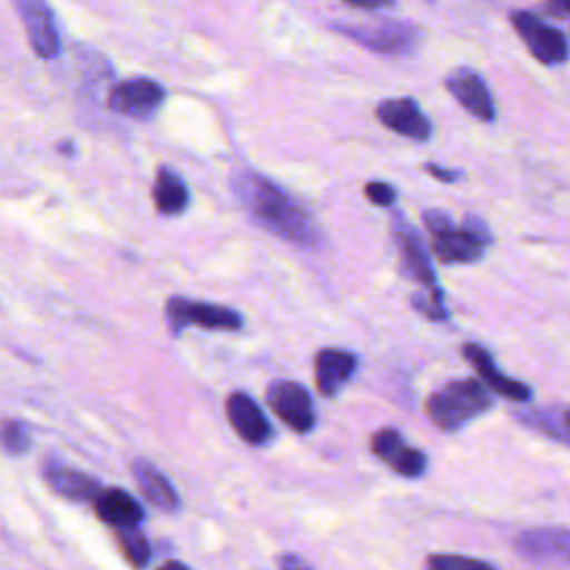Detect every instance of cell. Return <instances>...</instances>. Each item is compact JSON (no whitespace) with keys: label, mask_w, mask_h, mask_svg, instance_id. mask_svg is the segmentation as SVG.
<instances>
[{"label":"cell","mask_w":570,"mask_h":570,"mask_svg":"<svg viewBox=\"0 0 570 570\" xmlns=\"http://www.w3.org/2000/svg\"><path fill=\"white\" fill-rule=\"evenodd\" d=\"M232 189L249 218L274 236L301 247L321 243V232L309 212L269 178L254 169H243L232 176Z\"/></svg>","instance_id":"6da1fadb"},{"label":"cell","mask_w":570,"mask_h":570,"mask_svg":"<svg viewBox=\"0 0 570 570\" xmlns=\"http://www.w3.org/2000/svg\"><path fill=\"white\" fill-rule=\"evenodd\" d=\"M492 405L490 392L476 379H459L439 387L425 403L430 421L448 432H454L488 412Z\"/></svg>","instance_id":"7a4b0ae2"},{"label":"cell","mask_w":570,"mask_h":570,"mask_svg":"<svg viewBox=\"0 0 570 570\" xmlns=\"http://www.w3.org/2000/svg\"><path fill=\"white\" fill-rule=\"evenodd\" d=\"M334 29L381 56H410L423 40L421 27L403 20H385L379 24H334Z\"/></svg>","instance_id":"3957f363"},{"label":"cell","mask_w":570,"mask_h":570,"mask_svg":"<svg viewBox=\"0 0 570 570\" xmlns=\"http://www.w3.org/2000/svg\"><path fill=\"white\" fill-rule=\"evenodd\" d=\"M165 314L174 334H180L187 325H198L205 330H227V332L238 330L243 325L240 314L232 307L189 301L183 296L169 298Z\"/></svg>","instance_id":"277c9868"},{"label":"cell","mask_w":570,"mask_h":570,"mask_svg":"<svg viewBox=\"0 0 570 570\" xmlns=\"http://www.w3.org/2000/svg\"><path fill=\"white\" fill-rule=\"evenodd\" d=\"M490 245V232L483 220L468 216L463 227H450L432 236V252L443 263H474Z\"/></svg>","instance_id":"5b68a950"},{"label":"cell","mask_w":570,"mask_h":570,"mask_svg":"<svg viewBox=\"0 0 570 570\" xmlns=\"http://www.w3.org/2000/svg\"><path fill=\"white\" fill-rule=\"evenodd\" d=\"M512 27L525 42L528 51L543 65H559L570 56V47L566 36L546 24L539 16L530 11H517L512 13Z\"/></svg>","instance_id":"8992f818"},{"label":"cell","mask_w":570,"mask_h":570,"mask_svg":"<svg viewBox=\"0 0 570 570\" xmlns=\"http://www.w3.org/2000/svg\"><path fill=\"white\" fill-rule=\"evenodd\" d=\"M165 89L151 78H129L118 82L107 98L111 111L134 120H149L163 105Z\"/></svg>","instance_id":"52a82bcc"},{"label":"cell","mask_w":570,"mask_h":570,"mask_svg":"<svg viewBox=\"0 0 570 570\" xmlns=\"http://www.w3.org/2000/svg\"><path fill=\"white\" fill-rule=\"evenodd\" d=\"M267 403L292 430L309 432L314 428V403L303 385L294 381H274L267 387Z\"/></svg>","instance_id":"ba28073f"},{"label":"cell","mask_w":570,"mask_h":570,"mask_svg":"<svg viewBox=\"0 0 570 570\" xmlns=\"http://www.w3.org/2000/svg\"><path fill=\"white\" fill-rule=\"evenodd\" d=\"M16 11L24 24L31 49L40 58H53L60 51V36L53 11L47 0H13Z\"/></svg>","instance_id":"9c48e42d"},{"label":"cell","mask_w":570,"mask_h":570,"mask_svg":"<svg viewBox=\"0 0 570 570\" xmlns=\"http://www.w3.org/2000/svg\"><path fill=\"white\" fill-rule=\"evenodd\" d=\"M394 240L399 247L403 276L421 283L423 289H439L423 238L401 216H396V223H394Z\"/></svg>","instance_id":"30bf717a"},{"label":"cell","mask_w":570,"mask_h":570,"mask_svg":"<svg viewBox=\"0 0 570 570\" xmlns=\"http://www.w3.org/2000/svg\"><path fill=\"white\" fill-rule=\"evenodd\" d=\"M372 452L396 474L416 479L425 472V456L421 450L407 445L394 428H383L372 436Z\"/></svg>","instance_id":"8fae6325"},{"label":"cell","mask_w":570,"mask_h":570,"mask_svg":"<svg viewBox=\"0 0 570 570\" xmlns=\"http://www.w3.org/2000/svg\"><path fill=\"white\" fill-rule=\"evenodd\" d=\"M376 118L392 131L412 138V140H428L432 134V122L423 114L416 100L412 98H387L379 102Z\"/></svg>","instance_id":"7c38bea8"},{"label":"cell","mask_w":570,"mask_h":570,"mask_svg":"<svg viewBox=\"0 0 570 570\" xmlns=\"http://www.w3.org/2000/svg\"><path fill=\"white\" fill-rule=\"evenodd\" d=\"M445 87L459 100V105L468 109L474 118L485 122L494 120L497 109H494L492 94L476 71L468 67H459L445 78Z\"/></svg>","instance_id":"4fadbf2b"},{"label":"cell","mask_w":570,"mask_h":570,"mask_svg":"<svg viewBox=\"0 0 570 570\" xmlns=\"http://www.w3.org/2000/svg\"><path fill=\"white\" fill-rule=\"evenodd\" d=\"M227 421L234 432L249 445H263L272 436V425L258 403L245 392H232L225 403Z\"/></svg>","instance_id":"5bb4252c"},{"label":"cell","mask_w":570,"mask_h":570,"mask_svg":"<svg viewBox=\"0 0 570 570\" xmlns=\"http://www.w3.org/2000/svg\"><path fill=\"white\" fill-rule=\"evenodd\" d=\"M517 550L537 563H554L570 557V530L561 528H537L521 532Z\"/></svg>","instance_id":"9a60e30c"},{"label":"cell","mask_w":570,"mask_h":570,"mask_svg":"<svg viewBox=\"0 0 570 570\" xmlns=\"http://www.w3.org/2000/svg\"><path fill=\"white\" fill-rule=\"evenodd\" d=\"M42 479L56 494L71 499V501H94L102 490L94 476H89L76 468H69L60 461H45Z\"/></svg>","instance_id":"2e32d148"},{"label":"cell","mask_w":570,"mask_h":570,"mask_svg":"<svg viewBox=\"0 0 570 570\" xmlns=\"http://www.w3.org/2000/svg\"><path fill=\"white\" fill-rule=\"evenodd\" d=\"M463 356L472 363V367L481 374L488 387H492L497 394L510 399V401H528L530 399V387L517 379L505 376L492 361L490 352L476 343H465L463 345Z\"/></svg>","instance_id":"e0dca14e"},{"label":"cell","mask_w":570,"mask_h":570,"mask_svg":"<svg viewBox=\"0 0 570 570\" xmlns=\"http://www.w3.org/2000/svg\"><path fill=\"white\" fill-rule=\"evenodd\" d=\"M94 512L100 521L116 528H138L142 521L140 503L120 488H102L94 499Z\"/></svg>","instance_id":"ac0fdd59"},{"label":"cell","mask_w":570,"mask_h":570,"mask_svg":"<svg viewBox=\"0 0 570 570\" xmlns=\"http://www.w3.org/2000/svg\"><path fill=\"white\" fill-rule=\"evenodd\" d=\"M356 356L345 350H321L314 358V379L323 396H334L354 374Z\"/></svg>","instance_id":"d6986e66"},{"label":"cell","mask_w":570,"mask_h":570,"mask_svg":"<svg viewBox=\"0 0 570 570\" xmlns=\"http://www.w3.org/2000/svg\"><path fill=\"white\" fill-rule=\"evenodd\" d=\"M131 474L140 488V492L160 510L165 512H176L180 508L178 494L174 490V485L167 481V476L156 470L149 461L145 459H136L131 465Z\"/></svg>","instance_id":"ffe728a7"},{"label":"cell","mask_w":570,"mask_h":570,"mask_svg":"<svg viewBox=\"0 0 570 570\" xmlns=\"http://www.w3.org/2000/svg\"><path fill=\"white\" fill-rule=\"evenodd\" d=\"M151 194H154L156 209L165 216H176L185 212V207L189 205V189L185 180L169 167L158 169Z\"/></svg>","instance_id":"44dd1931"},{"label":"cell","mask_w":570,"mask_h":570,"mask_svg":"<svg viewBox=\"0 0 570 570\" xmlns=\"http://www.w3.org/2000/svg\"><path fill=\"white\" fill-rule=\"evenodd\" d=\"M519 419L548 434L550 439H557L561 443H568L570 445V407H543V410H530V412H523L519 414Z\"/></svg>","instance_id":"7402d4cb"},{"label":"cell","mask_w":570,"mask_h":570,"mask_svg":"<svg viewBox=\"0 0 570 570\" xmlns=\"http://www.w3.org/2000/svg\"><path fill=\"white\" fill-rule=\"evenodd\" d=\"M114 534H116V541L120 546V552L125 554V559L134 568H142V566L149 563L151 548H149V541L145 539V534H140L138 528H116Z\"/></svg>","instance_id":"603a6c76"},{"label":"cell","mask_w":570,"mask_h":570,"mask_svg":"<svg viewBox=\"0 0 570 570\" xmlns=\"http://www.w3.org/2000/svg\"><path fill=\"white\" fill-rule=\"evenodd\" d=\"M412 305H414L416 312H421L430 321H443L448 316L441 287L439 289H423V292L414 294Z\"/></svg>","instance_id":"cb8c5ba5"},{"label":"cell","mask_w":570,"mask_h":570,"mask_svg":"<svg viewBox=\"0 0 570 570\" xmlns=\"http://www.w3.org/2000/svg\"><path fill=\"white\" fill-rule=\"evenodd\" d=\"M428 570H497L494 566L472 559V557H461V554H432L428 559Z\"/></svg>","instance_id":"d4e9b609"},{"label":"cell","mask_w":570,"mask_h":570,"mask_svg":"<svg viewBox=\"0 0 570 570\" xmlns=\"http://www.w3.org/2000/svg\"><path fill=\"white\" fill-rule=\"evenodd\" d=\"M2 443H4L7 454H22L31 445V434H29L27 425L7 419L2 423Z\"/></svg>","instance_id":"484cf974"},{"label":"cell","mask_w":570,"mask_h":570,"mask_svg":"<svg viewBox=\"0 0 570 570\" xmlns=\"http://www.w3.org/2000/svg\"><path fill=\"white\" fill-rule=\"evenodd\" d=\"M365 196H367L372 203L381 205V207H387V205H392V203L396 200L394 187H392L390 183H381V180L367 183V185H365Z\"/></svg>","instance_id":"4316f807"},{"label":"cell","mask_w":570,"mask_h":570,"mask_svg":"<svg viewBox=\"0 0 570 570\" xmlns=\"http://www.w3.org/2000/svg\"><path fill=\"white\" fill-rule=\"evenodd\" d=\"M423 223L428 225V229L432 232V236H434V234H441V232H445V229H450V227H454L452 218H450L445 212H441V209H428V212H423Z\"/></svg>","instance_id":"83f0119b"},{"label":"cell","mask_w":570,"mask_h":570,"mask_svg":"<svg viewBox=\"0 0 570 570\" xmlns=\"http://www.w3.org/2000/svg\"><path fill=\"white\" fill-rule=\"evenodd\" d=\"M543 11L552 18H561V20H570V0H546L543 2Z\"/></svg>","instance_id":"f1b7e54d"},{"label":"cell","mask_w":570,"mask_h":570,"mask_svg":"<svg viewBox=\"0 0 570 570\" xmlns=\"http://www.w3.org/2000/svg\"><path fill=\"white\" fill-rule=\"evenodd\" d=\"M425 169H428L434 178H439V180H443V183H454V180L461 178V171H456V169H445V167H439V165H434V163H428Z\"/></svg>","instance_id":"f546056e"},{"label":"cell","mask_w":570,"mask_h":570,"mask_svg":"<svg viewBox=\"0 0 570 570\" xmlns=\"http://www.w3.org/2000/svg\"><path fill=\"white\" fill-rule=\"evenodd\" d=\"M278 566H281V570H312L298 554H292V552L281 554Z\"/></svg>","instance_id":"4dcf8cb0"},{"label":"cell","mask_w":570,"mask_h":570,"mask_svg":"<svg viewBox=\"0 0 570 570\" xmlns=\"http://www.w3.org/2000/svg\"><path fill=\"white\" fill-rule=\"evenodd\" d=\"M345 2L358 9H381V7L394 4V0H345Z\"/></svg>","instance_id":"1f68e13d"},{"label":"cell","mask_w":570,"mask_h":570,"mask_svg":"<svg viewBox=\"0 0 570 570\" xmlns=\"http://www.w3.org/2000/svg\"><path fill=\"white\" fill-rule=\"evenodd\" d=\"M158 570H189V568L185 563H180V561H167Z\"/></svg>","instance_id":"d6a6232c"}]
</instances>
